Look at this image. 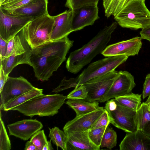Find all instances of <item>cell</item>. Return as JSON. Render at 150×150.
Segmentation results:
<instances>
[{"mask_svg":"<svg viewBox=\"0 0 150 150\" xmlns=\"http://www.w3.org/2000/svg\"><path fill=\"white\" fill-rule=\"evenodd\" d=\"M88 92L83 85L75 88L67 96V99L84 100L86 98Z\"/></svg>","mask_w":150,"mask_h":150,"instance_id":"obj_29","label":"cell"},{"mask_svg":"<svg viewBox=\"0 0 150 150\" xmlns=\"http://www.w3.org/2000/svg\"><path fill=\"white\" fill-rule=\"evenodd\" d=\"M105 110L103 107L90 113L76 116L68 121L63 129L66 135L75 132L88 131Z\"/></svg>","mask_w":150,"mask_h":150,"instance_id":"obj_13","label":"cell"},{"mask_svg":"<svg viewBox=\"0 0 150 150\" xmlns=\"http://www.w3.org/2000/svg\"><path fill=\"white\" fill-rule=\"evenodd\" d=\"M6 0H0V6Z\"/></svg>","mask_w":150,"mask_h":150,"instance_id":"obj_42","label":"cell"},{"mask_svg":"<svg viewBox=\"0 0 150 150\" xmlns=\"http://www.w3.org/2000/svg\"><path fill=\"white\" fill-rule=\"evenodd\" d=\"M141 96L131 92L114 98L121 105L136 111L141 104Z\"/></svg>","mask_w":150,"mask_h":150,"instance_id":"obj_22","label":"cell"},{"mask_svg":"<svg viewBox=\"0 0 150 150\" xmlns=\"http://www.w3.org/2000/svg\"><path fill=\"white\" fill-rule=\"evenodd\" d=\"M24 149L25 150H37L35 145L30 140L26 142Z\"/></svg>","mask_w":150,"mask_h":150,"instance_id":"obj_37","label":"cell"},{"mask_svg":"<svg viewBox=\"0 0 150 150\" xmlns=\"http://www.w3.org/2000/svg\"><path fill=\"white\" fill-rule=\"evenodd\" d=\"M135 122L137 130L142 131L145 125L150 121V111L149 105L145 102L142 103L136 111Z\"/></svg>","mask_w":150,"mask_h":150,"instance_id":"obj_23","label":"cell"},{"mask_svg":"<svg viewBox=\"0 0 150 150\" xmlns=\"http://www.w3.org/2000/svg\"><path fill=\"white\" fill-rule=\"evenodd\" d=\"M117 25V23L115 21L105 26L87 43L71 52L66 62L68 71L74 74L77 73L97 55L101 53Z\"/></svg>","mask_w":150,"mask_h":150,"instance_id":"obj_2","label":"cell"},{"mask_svg":"<svg viewBox=\"0 0 150 150\" xmlns=\"http://www.w3.org/2000/svg\"><path fill=\"white\" fill-rule=\"evenodd\" d=\"M0 92L1 91L2 89L6 83L7 79L8 77V76L6 75L4 71L1 67L0 66Z\"/></svg>","mask_w":150,"mask_h":150,"instance_id":"obj_36","label":"cell"},{"mask_svg":"<svg viewBox=\"0 0 150 150\" xmlns=\"http://www.w3.org/2000/svg\"><path fill=\"white\" fill-rule=\"evenodd\" d=\"M142 39L141 37H136L111 44L107 46L101 54L105 57L137 55L142 47Z\"/></svg>","mask_w":150,"mask_h":150,"instance_id":"obj_12","label":"cell"},{"mask_svg":"<svg viewBox=\"0 0 150 150\" xmlns=\"http://www.w3.org/2000/svg\"><path fill=\"white\" fill-rule=\"evenodd\" d=\"M104 108L108 113L110 123L115 127L127 132L137 130L135 120L136 111L120 104L115 98L107 101Z\"/></svg>","mask_w":150,"mask_h":150,"instance_id":"obj_7","label":"cell"},{"mask_svg":"<svg viewBox=\"0 0 150 150\" xmlns=\"http://www.w3.org/2000/svg\"><path fill=\"white\" fill-rule=\"evenodd\" d=\"M119 146L120 150H150V137L139 130L127 132Z\"/></svg>","mask_w":150,"mask_h":150,"instance_id":"obj_18","label":"cell"},{"mask_svg":"<svg viewBox=\"0 0 150 150\" xmlns=\"http://www.w3.org/2000/svg\"><path fill=\"white\" fill-rule=\"evenodd\" d=\"M54 20L49 14L34 19L23 29L25 38L31 49L51 41Z\"/></svg>","mask_w":150,"mask_h":150,"instance_id":"obj_6","label":"cell"},{"mask_svg":"<svg viewBox=\"0 0 150 150\" xmlns=\"http://www.w3.org/2000/svg\"><path fill=\"white\" fill-rule=\"evenodd\" d=\"M49 129V137L57 146V149L60 147L63 150H67V135L64 132L56 127Z\"/></svg>","mask_w":150,"mask_h":150,"instance_id":"obj_24","label":"cell"},{"mask_svg":"<svg viewBox=\"0 0 150 150\" xmlns=\"http://www.w3.org/2000/svg\"><path fill=\"white\" fill-rule=\"evenodd\" d=\"M73 11L69 9L54 16L53 29L50 39L57 40L68 36L71 32Z\"/></svg>","mask_w":150,"mask_h":150,"instance_id":"obj_17","label":"cell"},{"mask_svg":"<svg viewBox=\"0 0 150 150\" xmlns=\"http://www.w3.org/2000/svg\"><path fill=\"white\" fill-rule=\"evenodd\" d=\"M142 131L150 137V121L145 125Z\"/></svg>","mask_w":150,"mask_h":150,"instance_id":"obj_38","label":"cell"},{"mask_svg":"<svg viewBox=\"0 0 150 150\" xmlns=\"http://www.w3.org/2000/svg\"><path fill=\"white\" fill-rule=\"evenodd\" d=\"M67 135V150H99L90 139L88 131L75 132Z\"/></svg>","mask_w":150,"mask_h":150,"instance_id":"obj_19","label":"cell"},{"mask_svg":"<svg viewBox=\"0 0 150 150\" xmlns=\"http://www.w3.org/2000/svg\"><path fill=\"white\" fill-rule=\"evenodd\" d=\"M34 87L23 77L8 76L0 92V110L7 103L34 88Z\"/></svg>","mask_w":150,"mask_h":150,"instance_id":"obj_9","label":"cell"},{"mask_svg":"<svg viewBox=\"0 0 150 150\" xmlns=\"http://www.w3.org/2000/svg\"><path fill=\"white\" fill-rule=\"evenodd\" d=\"M117 135L116 132L108 126L103 135L100 147L111 149L115 146L117 143Z\"/></svg>","mask_w":150,"mask_h":150,"instance_id":"obj_25","label":"cell"},{"mask_svg":"<svg viewBox=\"0 0 150 150\" xmlns=\"http://www.w3.org/2000/svg\"><path fill=\"white\" fill-rule=\"evenodd\" d=\"M32 0H15L0 6L4 11L15 10L28 3Z\"/></svg>","mask_w":150,"mask_h":150,"instance_id":"obj_31","label":"cell"},{"mask_svg":"<svg viewBox=\"0 0 150 150\" xmlns=\"http://www.w3.org/2000/svg\"><path fill=\"white\" fill-rule=\"evenodd\" d=\"M110 123V119L109 114L108 111L105 109L104 112L90 129L108 126Z\"/></svg>","mask_w":150,"mask_h":150,"instance_id":"obj_32","label":"cell"},{"mask_svg":"<svg viewBox=\"0 0 150 150\" xmlns=\"http://www.w3.org/2000/svg\"><path fill=\"white\" fill-rule=\"evenodd\" d=\"M30 140L35 145L37 150H42L43 146L47 142L43 130L37 132L31 138Z\"/></svg>","mask_w":150,"mask_h":150,"instance_id":"obj_30","label":"cell"},{"mask_svg":"<svg viewBox=\"0 0 150 150\" xmlns=\"http://www.w3.org/2000/svg\"><path fill=\"white\" fill-rule=\"evenodd\" d=\"M7 127L10 135L24 141L31 138L43 127L41 122L36 119H28L8 124Z\"/></svg>","mask_w":150,"mask_h":150,"instance_id":"obj_15","label":"cell"},{"mask_svg":"<svg viewBox=\"0 0 150 150\" xmlns=\"http://www.w3.org/2000/svg\"><path fill=\"white\" fill-rule=\"evenodd\" d=\"M8 42L0 36V59H4L6 54Z\"/></svg>","mask_w":150,"mask_h":150,"instance_id":"obj_34","label":"cell"},{"mask_svg":"<svg viewBox=\"0 0 150 150\" xmlns=\"http://www.w3.org/2000/svg\"><path fill=\"white\" fill-rule=\"evenodd\" d=\"M48 0H32L15 10L4 11L13 16L30 18L34 20L48 14Z\"/></svg>","mask_w":150,"mask_h":150,"instance_id":"obj_16","label":"cell"},{"mask_svg":"<svg viewBox=\"0 0 150 150\" xmlns=\"http://www.w3.org/2000/svg\"><path fill=\"white\" fill-rule=\"evenodd\" d=\"M72 29L73 32L93 25L99 17L98 5L88 6L72 10Z\"/></svg>","mask_w":150,"mask_h":150,"instance_id":"obj_14","label":"cell"},{"mask_svg":"<svg viewBox=\"0 0 150 150\" xmlns=\"http://www.w3.org/2000/svg\"><path fill=\"white\" fill-rule=\"evenodd\" d=\"M140 34L142 39L147 40L150 42V25L142 29Z\"/></svg>","mask_w":150,"mask_h":150,"instance_id":"obj_35","label":"cell"},{"mask_svg":"<svg viewBox=\"0 0 150 150\" xmlns=\"http://www.w3.org/2000/svg\"><path fill=\"white\" fill-rule=\"evenodd\" d=\"M145 0H133L114 16L122 27L132 30L142 29L150 25V11Z\"/></svg>","mask_w":150,"mask_h":150,"instance_id":"obj_4","label":"cell"},{"mask_svg":"<svg viewBox=\"0 0 150 150\" xmlns=\"http://www.w3.org/2000/svg\"><path fill=\"white\" fill-rule=\"evenodd\" d=\"M150 94V74L147 75L143 85L142 98L144 99Z\"/></svg>","mask_w":150,"mask_h":150,"instance_id":"obj_33","label":"cell"},{"mask_svg":"<svg viewBox=\"0 0 150 150\" xmlns=\"http://www.w3.org/2000/svg\"><path fill=\"white\" fill-rule=\"evenodd\" d=\"M118 75V71L115 70L83 84L88 92L85 100L90 102L99 101L108 92Z\"/></svg>","mask_w":150,"mask_h":150,"instance_id":"obj_8","label":"cell"},{"mask_svg":"<svg viewBox=\"0 0 150 150\" xmlns=\"http://www.w3.org/2000/svg\"><path fill=\"white\" fill-rule=\"evenodd\" d=\"M135 86L134 77L130 73L120 71L108 92L99 102H104L129 93Z\"/></svg>","mask_w":150,"mask_h":150,"instance_id":"obj_11","label":"cell"},{"mask_svg":"<svg viewBox=\"0 0 150 150\" xmlns=\"http://www.w3.org/2000/svg\"><path fill=\"white\" fill-rule=\"evenodd\" d=\"M0 150H10L11 145L0 113Z\"/></svg>","mask_w":150,"mask_h":150,"instance_id":"obj_26","label":"cell"},{"mask_svg":"<svg viewBox=\"0 0 150 150\" xmlns=\"http://www.w3.org/2000/svg\"><path fill=\"white\" fill-rule=\"evenodd\" d=\"M99 0H66L65 6L74 10L82 7L98 5Z\"/></svg>","mask_w":150,"mask_h":150,"instance_id":"obj_27","label":"cell"},{"mask_svg":"<svg viewBox=\"0 0 150 150\" xmlns=\"http://www.w3.org/2000/svg\"><path fill=\"white\" fill-rule=\"evenodd\" d=\"M43 89L35 87L31 90L23 94L6 104L2 110L7 111L39 95L43 94Z\"/></svg>","mask_w":150,"mask_h":150,"instance_id":"obj_21","label":"cell"},{"mask_svg":"<svg viewBox=\"0 0 150 150\" xmlns=\"http://www.w3.org/2000/svg\"><path fill=\"white\" fill-rule=\"evenodd\" d=\"M145 103L148 105H150V94L149 96L148 99Z\"/></svg>","mask_w":150,"mask_h":150,"instance_id":"obj_40","label":"cell"},{"mask_svg":"<svg viewBox=\"0 0 150 150\" xmlns=\"http://www.w3.org/2000/svg\"><path fill=\"white\" fill-rule=\"evenodd\" d=\"M51 141H47V143L43 146L42 150H52L54 149L51 143Z\"/></svg>","mask_w":150,"mask_h":150,"instance_id":"obj_39","label":"cell"},{"mask_svg":"<svg viewBox=\"0 0 150 150\" xmlns=\"http://www.w3.org/2000/svg\"><path fill=\"white\" fill-rule=\"evenodd\" d=\"M108 126L88 130V136L94 144L100 147L103 136Z\"/></svg>","mask_w":150,"mask_h":150,"instance_id":"obj_28","label":"cell"},{"mask_svg":"<svg viewBox=\"0 0 150 150\" xmlns=\"http://www.w3.org/2000/svg\"><path fill=\"white\" fill-rule=\"evenodd\" d=\"M149 105V110L150 111V105Z\"/></svg>","mask_w":150,"mask_h":150,"instance_id":"obj_43","label":"cell"},{"mask_svg":"<svg viewBox=\"0 0 150 150\" xmlns=\"http://www.w3.org/2000/svg\"><path fill=\"white\" fill-rule=\"evenodd\" d=\"M33 20L12 15L0 8V36L8 42Z\"/></svg>","mask_w":150,"mask_h":150,"instance_id":"obj_10","label":"cell"},{"mask_svg":"<svg viewBox=\"0 0 150 150\" xmlns=\"http://www.w3.org/2000/svg\"><path fill=\"white\" fill-rule=\"evenodd\" d=\"M106 57L91 63L78 76L71 78L75 88L115 70L126 61L128 56L122 55Z\"/></svg>","mask_w":150,"mask_h":150,"instance_id":"obj_5","label":"cell"},{"mask_svg":"<svg viewBox=\"0 0 150 150\" xmlns=\"http://www.w3.org/2000/svg\"><path fill=\"white\" fill-rule=\"evenodd\" d=\"M67 96L59 94L38 95L15 107L17 111L32 118L35 115L51 116L57 114L65 103Z\"/></svg>","mask_w":150,"mask_h":150,"instance_id":"obj_3","label":"cell"},{"mask_svg":"<svg viewBox=\"0 0 150 150\" xmlns=\"http://www.w3.org/2000/svg\"><path fill=\"white\" fill-rule=\"evenodd\" d=\"M15 0H6L1 5L6 4L12 1Z\"/></svg>","mask_w":150,"mask_h":150,"instance_id":"obj_41","label":"cell"},{"mask_svg":"<svg viewBox=\"0 0 150 150\" xmlns=\"http://www.w3.org/2000/svg\"><path fill=\"white\" fill-rule=\"evenodd\" d=\"M99 101L90 102L84 100L69 99L65 103L75 112L76 116L86 114L96 110L100 107Z\"/></svg>","mask_w":150,"mask_h":150,"instance_id":"obj_20","label":"cell"},{"mask_svg":"<svg viewBox=\"0 0 150 150\" xmlns=\"http://www.w3.org/2000/svg\"><path fill=\"white\" fill-rule=\"evenodd\" d=\"M74 41L68 36L50 41L32 49L29 58L38 80L48 81L66 59V56L73 46Z\"/></svg>","mask_w":150,"mask_h":150,"instance_id":"obj_1","label":"cell"}]
</instances>
